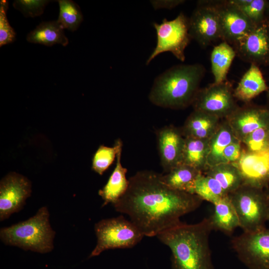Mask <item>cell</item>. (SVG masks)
Listing matches in <instances>:
<instances>
[{"label": "cell", "instance_id": "cell-1", "mask_svg": "<svg viewBox=\"0 0 269 269\" xmlns=\"http://www.w3.org/2000/svg\"><path fill=\"white\" fill-rule=\"evenodd\" d=\"M125 194L113 204L127 215L145 236H156L178 224L182 216L196 210L203 200L196 194L173 189L152 171L137 172L129 179Z\"/></svg>", "mask_w": 269, "mask_h": 269}, {"label": "cell", "instance_id": "cell-2", "mask_svg": "<svg viewBox=\"0 0 269 269\" xmlns=\"http://www.w3.org/2000/svg\"><path fill=\"white\" fill-rule=\"evenodd\" d=\"M211 217L187 224L180 222L156 237L171 252L172 269H214L209 246Z\"/></svg>", "mask_w": 269, "mask_h": 269}, {"label": "cell", "instance_id": "cell-3", "mask_svg": "<svg viewBox=\"0 0 269 269\" xmlns=\"http://www.w3.org/2000/svg\"><path fill=\"white\" fill-rule=\"evenodd\" d=\"M205 69L199 63L171 67L155 78L149 94L154 105L180 109L192 105L199 90Z\"/></svg>", "mask_w": 269, "mask_h": 269}, {"label": "cell", "instance_id": "cell-4", "mask_svg": "<svg viewBox=\"0 0 269 269\" xmlns=\"http://www.w3.org/2000/svg\"><path fill=\"white\" fill-rule=\"evenodd\" d=\"M46 207H41L28 220L0 229V238L6 245L16 246L25 251L40 253L51 252L55 232L49 221Z\"/></svg>", "mask_w": 269, "mask_h": 269}, {"label": "cell", "instance_id": "cell-5", "mask_svg": "<svg viewBox=\"0 0 269 269\" xmlns=\"http://www.w3.org/2000/svg\"><path fill=\"white\" fill-rule=\"evenodd\" d=\"M228 195L243 232H254L265 228L268 193L263 190V188L245 182Z\"/></svg>", "mask_w": 269, "mask_h": 269}, {"label": "cell", "instance_id": "cell-6", "mask_svg": "<svg viewBox=\"0 0 269 269\" xmlns=\"http://www.w3.org/2000/svg\"><path fill=\"white\" fill-rule=\"evenodd\" d=\"M94 230L97 242L90 258L109 249L132 248L144 237L134 223L123 216L101 220L95 224Z\"/></svg>", "mask_w": 269, "mask_h": 269}, {"label": "cell", "instance_id": "cell-7", "mask_svg": "<svg viewBox=\"0 0 269 269\" xmlns=\"http://www.w3.org/2000/svg\"><path fill=\"white\" fill-rule=\"evenodd\" d=\"M156 33L155 48L146 61V65L165 52H171L177 59L184 61L185 50L191 39L189 34V18L180 12L174 19L164 18L160 23H153Z\"/></svg>", "mask_w": 269, "mask_h": 269}, {"label": "cell", "instance_id": "cell-8", "mask_svg": "<svg viewBox=\"0 0 269 269\" xmlns=\"http://www.w3.org/2000/svg\"><path fill=\"white\" fill-rule=\"evenodd\" d=\"M232 248L238 259L249 269H269V229L234 237Z\"/></svg>", "mask_w": 269, "mask_h": 269}, {"label": "cell", "instance_id": "cell-9", "mask_svg": "<svg viewBox=\"0 0 269 269\" xmlns=\"http://www.w3.org/2000/svg\"><path fill=\"white\" fill-rule=\"evenodd\" d=\"M194 109L225 119L239 106L236 102L234 89L227 80L200 89L192 103Z\"/></svg>", "mask_w": 269, "mask_h": 269}, {"label": "cell", "instance_id": "cell-10", "mask_svg": "<svg viewBox=\"0 0 269 269\" xmlns=\"http://www.w3.org/2000/svg\"><path fill=\"white\" fill-rule=\"evenodd\" d=\"M189 18V34L202 47L221 39L219 14L212 0H200Z\"/></svg>", "mask_w": 269, "mask_h": 269}, {"label": "cell", "instance_id": "cell-11", "mask_svg": "<svg viewBox=\"0 0 269 269\" xmlns=\"http://www.w3.org/2000/svg\"><path fill=\"white\" fill-rule=\"evenodd\" d=\"M31 192V182L25 176L10 172L2 178L0 182V220L21 210Z\"/></svg>", "mask_w": 269, "mask_h": 269}, {"label": "cell", "instance_id": "cell-12", "mask_svg": "<svg viewBox=\"0 0 269 269\" xmlns=\"http://www.w3.org/2000/svg\"><path fill=\"white\" fill-rule=\"evenodd\" d=\"M212 2L219 14L223 41L234 46L256 26V24L229 0H212Z\"/></svg>", "mask_w": 269, "mask_h": 269}, {"label": "cell", "instance_id": "cell-13", "mask_svg": "<svg viewBox=\"0 0 269 269\" xmlns=\"http://www.w3.org/2000/svg\"><path fill=\"white\" fill-rule=\"evenodd\" d=\"M234 46L242 60L258 66H269V21L256 25Z\"/></svg>", "mask_w": 269, "mask_h": 269}, {"label": "cell", "instance_id": "cell-14", "mask_svg": "<svg viewBox=\"0 0 269 269\" xmlns=\"http://www.w3.org/2000/svg\"><path fill=\"white\" fill-rule=\"evenodd\" d=\"M240 141L261 128L269 126V108L245 104L225 119Z\"/></svg>", "mask_w": 269, "mask_h": 269}, {"label": "cell", "instance_id": "cell-15", "mask_svg": "<svg viewBox=\"0 0 269 269\" xmlns=\"http://www.w3.org/2000/svg\"><path fill=\"white\" fill-rule=\"evenodd\" d=\"M157 138L161 164L167 173L181 164L185 137L181 130L169 126L158 130Z\"/></svg>", "mask_w": 269, "mask_h": 269}, {"label": "cell", "instance_id": "cell-16", "mask_svg": "<svg viewBox=\"0 0 269 269\" xmlns=\"http://www.w3.org/2000/svg\"><path fill=\"white\" fill-rule=\"evenodd\" d=\"M221 120L213 115L194 110L186 119L181 131L184 137L210 139Z\"/></svg>", "mask_w": 269, "mask_h": 269}, {"label": "cell", "instance_id": "cell-17", "mask_svg": "<svg viewBox=\"0 0 269 269\" xmlns=\"http://www.w3.org/2000/svg\"><path fill=\"white\" fill-rule=\"evenodd\" d=\"M268 89L259 66L251 64L234 89V95L236 99L248 104Z\"/></svg>", "mask_w": 269, "mask_h": 269}, {"label": "cell", "instance_id": "cell-18", "mask_svg": "<svg viewBox=\"0 0 269 269\" xmlns=\"http://www.w3.org/2000/svg\"><path fill=\"white\" fill-rule=\"evenodd\" d=\"M122 147L120 148L117 153L114 170L106 184L99 191V195L104 200L102 207L109 203L114 204L128 190L129 181L126 178L127 169L122 166L121 162Z\"/></svg>", "mask_w": 269, "mask_h": 269}, {"label": "cell", "instance_id": "cell-19", "mask_svg": "<svg viewBox=\"0 0 269 269\" xmlns=\"http://www.w3.org/2000/svg\"><path fill=\"white\" fill-rule=\"evenodd\" d=\"M203 173L216 179L228 194L236 190L246 181L237 163H221L209 167Z\"/></svg>", "mask_w": 269, "mask_h": 269}, {"label": "cell", "instance_id": "cell-20", "mask_svg": "<svg viewBox=\"0 0 269 269\" xmlns=\"http://www.w3.org/2000/svg\"><path fill=\"white\" fill-rule=\"evenodd\" d=\"M209 139L185 137L181 164L204 172L208 168Z\"/></svg>", "mask_w": 269, "mask_h": 269}, {"label": "cell", "instance_id": "cell-21", "mask_svg": "<svg viewBox=\"0 0 269 269\" xmlns=\"http://www.w3.org/2000/svg\"><path fill=\"white\" fill-rule=\"evenodd\" d=\"M28 42L47 46L60 44L66 46L69 43L64 29L57 21L42 22L31 31L26 36Z\"/></svg>", "mask_w": 269, "mask_h": 269}, {"label": "cell", "instance_id": "cell-22", "mask_svg": "<svg viewBox=\"0 0 269 269\" xmlns=\"http://www.w3.org/2000/svg\"><path fill=\"white\" fill-rule=\"evenodd\" d=\"M202 173L191 166L181 164L166 174L161 175V178L166 185L173 189L195 194V181Z\"/></svg>", "mask_w": 269, "mask_h": 269}, {"label": "cell", "instance_id": "cell-23", "mask_svg": "<svg viewBox=\"0 0 269 269\" xmlns=\"http://www.w3.org/2000/svg\"><path fill=\"white\" fill-rule=\"evenodd\" d=\"M214 211L210 217L214 229L226 234H231L240 227L239 218L229 195L222 198L214 204Z\"/></svg>", "mask_w": 269, "mask_h": 269}, {"label": "cell", "instance_id": "cell-24", "mask_svg": "<svg viewBox=\"0 0 269 269\" xmlns=\"http://www.w3.org/2000/svg\"><path fill=\"white\" fill-rule=\"evenodd\" d=\"M233 47L223 41L215 46L211 53V70L215 84L227 80V76L232 63L236 56Z\"/></svg>", "mask_w": 269, "mask_h": 269}, {"label": "cell", "instance_id": "cell-25", "mask_svg": "<svg viewBox=\"0 0 269 269\" xmlns=\"http://www.w3.org/2000/svg\"><path fill=\"white\" fill-rule=\"evenodd\" d=\"M237 140L238 139L227 121L222 120L216 131L209 139L208 168L221 163L224 149L229 144Z\"/></svg>", "mask_w": 269, "mask_h": 269}, {"label": "cell", "instance_id": "cell-26", "mask_svg": "<svg viewBox=\"0 0 269 269\" xmlns=\"http://www.w3.org/2000/svg\"><path fill=\"white\" fill-rule=\"evenodd\" d=\"M194 194L213 204L229 195L216 179L203 173L196 180Z\"/></svg>", "mask_w": 269, "mask_h": 269}, {"label": "cell", "instance_id": "cell-27", "mask_svg": "<svg viewBox=\"0 0 269 269\" xmlns=\"http://www.w3.org/2000/svg\"><path fill=\"white\" fill-rule=\"evenodd\" d=\"M59 14L57 22L63 29L76 30L83 21L80 7L71 0H58Z\"/></svg>", "mask_w": 269, "mask_h": 269}, {"label": "cell", "instance_id": "cell-28", "mask_svg": "<svg viewBox=\"0 0 269 269\" xmlns=\"http://www.w3.org/2000/svg\"><path fill=\"white\" fill-rule=\"evenodd\" d=\"M247 152L262 155L268 154L269 149V126L257 129L242 141Z\"/></svg>", "mask_w": 269, "mask_h": 269}, {"label": "cell", "instance_id": "cell-29", "mask_svg": "<svg viewBox=\"0 0 269 269\" xmlns=\"http://www.w3.org/2000/svg\"><path fill=\"white\" fill-rule=\"evenodd\" d=\"M123 146V142L120 139H118L114 146L108 147L101 145L92 159V169L100 175L103 173L112 164L120 148Z\"/></svg>", "mask_w": 269, "mask_h": 269}, {"label": "cell", "instance_id": "cell-30", "mask_svg": "<svg viewBox=\"0 0 269 269\" xmlns=\"http://www.w3.org/2000/svg\"><path fill=\"white\" fill-rule=\"evenodd\" d=\"M7 0H2L0 2V46L14 42L16 33L10 26L6 17L8 9Z\"/></svg>", "mask_w": 269, "mask_h": 269}, {"label": "cell", "instance_id": "cell-31", "mask_svg": "<svg viewBox=\"0 0 269 269\" xmlns=\"http://www.w3.org/2000/svg\"><path fill=\"white\" fill-rule=\"evenodd\" d=\"M49 0H17L13 3V7L25 16L34 17L41 15Z\"/></svg>", "mask_w": 269, "mask_h": 269}, {"label": "cell", "instance_id": "cell-32", "mask_svg": "<svg viewBox=\"0 0 269 269\" xmlns=\"http://www.w3.org/2000/svg\"><path fill=\"white\" fill-rule=\"evenodd\" d=\"M267 0H252L248 4L238 7L255 24H259L265 21Z\"/></svg>", "mask_w": 269, "mask_h": 269}, {"label": "cell", "instance_id": "cell-33", "mask_svg": "<svg viewBox=\"0 0 269 269\" xmlns=\"http://www.w3.org/2000/svg\"><path fill=\"white\" fill-rule=\"evenodd\" d=\"M244 151L241 141L237 140L232 142L224 149L222 154V163H237L241 159Z\"/></svg>", "mask_w": 269, "mask_h": 269}, {"label": "cell", "instance_id": "cell-34", "mask_svg": "<svg viewBox=\"0 0 269 269\" xmlns=\"http://www.w3.org/2000/svg\"><path fill=\"white\" fill-rule=\"evenodd\" d=\"M155 9L159 8L171 9L185 2L183 0H150Z\"/></svg>", "mask_w": 269, "mask_h": 269}, {"label": "cell", "instance_id": "cell-35", "mask_svg": "<svg viewBox=\"0 0 269 269\" xmlns=\"http://www.w3.org/2000/svg\"><path fill=\"white\" fill-rule=\"evenodd\" d=\"M266 20L269 21V0H267L265 11Z\"/></svg>", "mask_w": 269, "mask_h": 269}, {"label": "cell", "instance_id": "cell-36", "mask_svg": "<svg viewBox=\"0 0 269 269\" xmlns=\"http://www.w3.org/2000/svg\"><path fill=\"white\" fill-rule=\"evenodd\" d=\"M267 221L269 222V193H268V206L267 212Z\"/></svg>", "mask_w": 269, "mask_h": 269}, {"label": "cell", "instance_id": "cell-37", "mask_svg": "<svg viewBox=\"0 0 269 269\" xmlns=\"http://www.w3.org/2000/svg\"><path fill=\"white\" fill-rule=\"evenodd\" d=\"M268 98L269 101V87H268Z\"/></svg>", "mask_w": 269, "mask_h": 269}, {"label": "cell", "instance_id": "cell-38", "mask_svg": "<svg viewBox=\"0 0 269 269\" xmlns=\"http://www.w3.org/2000/svg\"><path fill=\"white\" fill-rule=\"evenodd\" d=\"M268 170H269V156L268 158Z\"/></svg>", "mask_w": 269, "mask_h": 269}, {"label": "cell", "instance_id": "cell-39", "mask_svg": "<svg viewBox=\"0 0 269 269\" xmlns=\"http://www.w3.org/2000/svg\"><path fill=\"white\" fill-rule=\"evenodd\" d=\"M268 154L269 155V150H268Z\"/></svg>", "mask_w": 269, "mask_h": 269}]
</instances>
